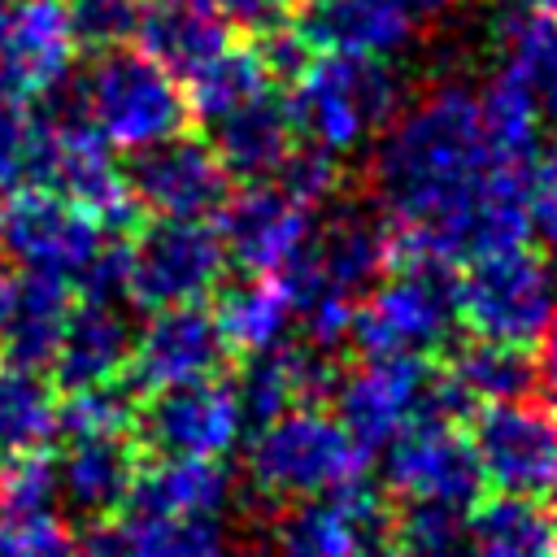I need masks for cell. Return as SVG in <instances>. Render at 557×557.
Instances as JSON below:
<instances>
[{"label": "cell", "mask_w": 557, "mask_h": 557, "mask_svg": "<svg viewBox=\"0 0 557 557\" xmlns=\"http://www.w3.org/2000/svg\"><path fill=\"white\" fill-rule=\"evenodd\" d=\"M126 248V300L144 309L200 305L231 265L218 231L205 218H157Z\"/></svg>", "instance_id": "obj_7"}, {"label": "cell", "mask_w": 557, "mask_h": 557, "mask_svg": "<svg viewBox=\"0 0 557 557\" xmlns=\"http://www.w3.org/2000/svg\"><path fill=\"white\" fill-rule=\"evenodd\" d=\"M366 448L318 405H292L261 422L248 444V479L270 500H313L357 483Z\"/></svg>", "instance_id": "obj_4"}, {"label": "cell", "mask_w": 557, "mask_h": 557, "mask_svg": "<svg viewBox=\"0 0 557 557\" xmlns=\"http://www.w3.org/2000/svg\"><path fill=\"white\" fill-rule=\"evenodd\" d=\"M527 218L531 239H544L557 252V139L535 157L531 183H527Z\"/></svg>", "instance_id": "obj_39"}, {"label": "cell", "mask_w": 557, "mask_h": 557, "mask_svg": "<svg viewBox=\"0 0 557 557\" xmlns=\"http://www.w3.org/2000/svg\"><path fill=\"white\" fill-rule=\"evenodd\" d=\"M274 557H392V513L357 479L300 500L274 531Z\"/></svg>", "instance_id": "obj_12"}, {"label": "cell", "mask_w": 557, "mask_h": 557, "mask_svg": "<svg viewBox=\"0 0 557 557\" xmlns=\"http://www.w3.org/2000/svg\"><path fill=\"white\" fill-rule=\"evenodd\" d=\"M474 100L492 161L505 170H531L540 157V100L531 83L513 65H500Z\"/></svg>", "instance_id": "obj_25"}, {"label": "cell", "mask_w": 557, "mask_h": 557, "mask_svg": "<svg viewBox=\"0 0 557 557\" xmlns=\"http://www.w3.org/2000/svg\"><path fill=\"white\" fill-rule=\"evenodd\" d=\"M65 453L52 461L57 470V500L87 518L100 522L117 513L139 479V444L131 431H104V435H65Z\"/></svg>", "instance_id": "obj_19"}, {"label": "cell", "mask_w": 557, "mask_h": 557, "mask_svg": "<svg viewBox=\"0 0 557 557\" xmlns=\"http://www.w3.org/2000/svg\"><path fill=\"white\" fill-rule=\"evenodd\" d=\"M74 557H144L139 548V535L135 527L122 518V522H91L87 535L74 544Z\"/></svg>", "instance_id": "obj_42"}, {"label": "cell", "mask_w": 557, "mask_h": 557, "mask_svg": "<svg viewBox=\"0 0 557 557\" xmlns=\"http://www.w3.org/2000/svg\"><path fill=\"white\" fill-rule=\"evenodd\" d=\"M392 557H470L461 509L409 500V509L392 518Z\"/></svg>", "instance_id": "obj_32"}, {"label": "cell", "mask_w": 557, "mask_h": 557, "mask_svg": "<svg viewBox=\"0 0 557 557\" xmlns=\"http://www.w3.org/2000/svg\"><path fill=\"white\" fill-rule=\"evenodd\" d=\"M418 17L405 0H300L292 13V30L313 52L370 57L392 61L409 48Z\"/></svg>", "instance_id": "obj_17"}, {"label": "cell", "mask_w": 557, "mask_h": 557, "mask_svg": "<svg viewBox=\"0 0 557 557\" xmlns=\"http://www.w3.org/2000/svg\"><path fill=\"white\" fill-rule=\"evenodd\" d=\"M505 44H509V61L535 91L540 109H548L557 117V13L553 9H531L518 13L505 26Z\"/></svg>", "instance_id": "obj_31"}, {"label": "cell", "mask_w": 557, "mask_h": 557, "mask_svg": "<svg viewBox=\"0 0 557 557\" xmlns=\"http://www.w3.org/2000/svg\"><path fill=\"white\" fill-rule=\"evenodd\" d=\"M135 209L152 218H209L231 191V178L205 139L170 135L152 148L131 152L122 170Z\"/></svg>", "instance_id": "obj_14"}, {"label": "cell", "mask_w": 557, "mask_h": 557, "mask_svg": "<svg viewBox=\"0 0 557 557\" xmlns=\"http://www.w3.org/2000/svg\"><path fill=\"white\" fill-rule=\"evenodd\" d=\"M0 557H74V540L52 513L39 518L0 513Z\"/></svg>", "instance_id": "obj_38"}, {"label": "cell", "mask_w": 557, "mask_h": 557, "mask_svg": "<svg viewBox=\"0 0 557 557\" xmlns=\"http://www.w3.org/2000/svg\"><path fill=\"white\" fill-rule=\"evenodd\" d=\"M213 4H218L222 22L231 30H244L252 39H261V35H270L278 26H287L300 0H213Z\"/></svg>", "instance_id": "obj_40"}, {"label": "cell", "mask_w": 557, "mask_h": 557, "mask_svg": "<svg viewBox=\"0 0 557 557\" xmlns=\"http://www.w3.org/2000/svg\"><path fill=\"white\" fill-rule=\"evenodd\" d=\"M540 4H544V9H553V13H557V0H540Z\"/></svg>", "instance_id": "obj_47"}, {"label": "cell", "mask_w": 557, "mask_h": 557, "mask_svg": "<svg viewBox=\"0 0 557 557\" xmlns=\"http://www.w3.org/2000/svg\"><path fill=\"white\" fill-rule=\"evenodd\" d=\"M492 165L479 100L466 83H444L405 109L374 152L392 261L453 274L466 261L470 213Z\"/></svg>", "instance_id": "obj_1"}, {"label": "cell", "mask_w": 557, "mask_h": 557, "mask_svg": "<svg viewBox=\"0 0 557 557\" xmlns=\"http://www.w3.org/2000/svg\"><path fill=\"white\" fill-rule=\"evenodd\" d=\"M4 17H9V4L0 0V35H4Z\"/></svg>", "instance_id": "obj_46"}, {"label": "cell", "mask_w": 557, "mask_h": 557, "mask_svg": "<svg viewBox=\"0 0 557 557\" xmlns=\"http://www.w3.org/2000/svg\"><path fill=\"white\" fill-rule=\"evenodd\" d=\"M78 48H113L135 35L139 0H65Z\"/></svg>", "instance_id": "obj_36"}, {"label": "cell", "mask_w": 557, "mask_h": 557, "mask_svg": "<svg viewBox=\"0 0 557 557\" xmlns=\"http://www.w3.org/2000/svg\"><path fill=\"white\" fill-rule=\"evenodd\" d=\"M405 4H409L413 17H444V13H453L461 0H405Z\"/></svg>", "instance_id": "obj_44"}, {"label": "cell", "mask_w": 557, "mask_h": 557, "mask_svg": "<svg viewBox=\"0 0 557 557\" xmlns=\"http://www.w3.org/2000/svg\"><path fill=\"white\" fill-rule=\"evenodd\" d=\"M187 83V117H196V122H205V126H213L218 117H226L231 109H239V104H248L252 96H261L274 78L265 74V65H261V57H257V48H222L209 65H200L191 78H183Z\"/></svg>", "instance_id": "obj_29"}, {"label": "cell", "mask_w": 557, "mask_h": 557, "mask_svg": "<svg viewBox=\"0 0 557 557\" xmlns=\"http://www.w3.org/2000/svg\"><path fill=\"white\" fill-rule=\"evenodd\" d=\"M226 352L231 348L209 309L170 305V309H152L148 326L135 335L126 374L135 392H161L178 383L218 379L226 366Z\"/></svg>", "instance_id": "obj_16"}, {"label": "cell", "mask_w": 557, "mask_h": 557, "mask_svg": "<svg viewBox=\"0 0 557 557\" xmlns=\"http://www.w3.org/2000/svg\"><path fill=\"white\" fill-rule=\"evenodd\" d=\"M509 4H518V0H509Z\"/></svg>", "instance_id": "obj_49"}, {"label": "cell", "mask_w": 557, "mask_h": 557, "mask_svg": "<svg viewBox=\"0 0 557 557\" xmlns=\"http://www.w3.org/2000/svg\"><path fill=\"white\" fill-rule=\"evenodd\" d=\"M213 322H218V331H222L231 352L257 357V352L283 348L287 331L296 322L292 292H287V283L278 274H252L248 283L222 292V300L213 309Z\"/></svg>", "instance_id": "obj_26"}, {"label": "cell", "mask_w": 557, "mask_h": 557, "mask_svg": "<svg viewBox=\"0 0 557 557\" xmlns=\"http://www.w3.org/2000/svg\"><path fill=\"white\" fill-rule=\"evenodd\" d=\"M74 26L65 0H13L0 35V83L22 100L44 96L74 70Z\"/></svg>", "instance_id": "obj_18"}, {"label": "cell", "mask_w": 557, "mask_h": 557, "mask_svg": "<svg viewBox=\"0 0 557 557\" xmlns=\"http://www.w3.org/2000/svg\"><path fill=\"white\" fill-rule=\"evenodd\" d=\"M70 309L74 305L65 278L22 270L9 287V305L0 318V357L22 370H48Z\"/></svg>", "instance_id": "obj_24"}, {"label": "cell", "mask_w": 557, "mask_h": 557, "mask_svg": "<svg viewBox=\"0 0 557 557\" xmlns=\"http://www.w3.org/2000/svg\"><path fill=\"white\" fill-rule=\"evenodd\" d=\"M383 474L392 492H400L405 500H422V505L461 509L483 492L474 444L457 426V418H444V413H418L387 444Z\"/></svg>", "instance_id": "obj_9"}, {"label": "cell", "mask_w": 557, "mask_h": 557, "mask_svg": "<svg viewBox=\"0 0 557 557\" xmlns=\"http://www.w3.org/2000/svg\"><path fill=\"white\" fill-rule=\"evenodd\" d=\"M135 331L117 300H87L70 309L61 326V344L48 361L52 387L57 392H83V387H104L126 374Z\"/></svg>", "instance_id": "obj_20"}, {"label": "cell", "mask_w": 557, "mask_h": 557, "mask_svg": "<svg viewBox=\"0 0 557 557\" xmlns=\"http://www.w3.org/2000/svg\"><path fill=\"white\" fill-rule=\"evenodd\" d=\"M135 426L139 444L161 457H226L239 444L244 413L231 383L200 379L148 392V405L135 409Z\"/></svg>", "instance_id": "obj_13"}, {"label": "cell", "mask_w": 557, "mask_h": 557, "mask_svg": "<svg viewBox=\"0 0 557 557\" xmlns=\"http://www.w3.org/2000/svg\"><path fill=\"white\" fill-rule=\"evenodd\" d=\"M104 235L109 231L87 209L52 196L44 187H22L0 209V244H4V252L22 270L65 278L70 287L83 274V265L91 261V252L104 244Z\"/></svg>", "instance_id": "obj_10"}, {"label": "cell", "mask_w": 557, "mask_h": 557, "mask_svg": "<svg viewBox=\"0 0 557 557\" xmlns=\"http://www.w3.org/2000/svg\"><path fill=\"white\" fill-rule=\"evenodd\" d=\"M453 274L396 265L383 283H370L352 309V339L366 357H426L448 339Z\"/></svg>", "instance_id": "obj_6"}, {"label": "cell", "mask_w": 557, "mask_h": 557, "mask_svg": "<svg viewBox=\"0 0 557 557\" xmlns=\"http://www.w3.org/2000/svg\"><path fill=\"white\" fill-rule=\"evenodd\" d=\"M57 505V470L44 453H17L13 466H0V513L39 518Z\"/></svg>", "instance_id": "obj_35"}, {"label": "cell", "mask_w": 557, "mask_h": 557, "mask_svg": "<svg viewBox=\"0 0 557 557\" xmlns=\"http://www.w3.org/2000/svg\"><path fill=\"white\" fill-rule=\"evenodd\" d=\"M453 309L479 339L527 348L557 313V274L527 244L487 248L461 261L453 278Z\"/></svg>", "instance_id": "obj_5"}, {"label": "cell", "mask_w": 557, "mask_h": 557, "mask_svg": "<svg viewBox=\"0 0 557 557\" xmlns=\"http://www.w3.org/2000/svg\"><path fill=\"white\" fill-rule=\"evenodd\" d=\"M470 557H557V522L531 496H492L466 518Z\"/></svg>", "instance_id": "obj_27"}, {"label": "cell", "mask_w": 557, "mask_h": 557, "mask_svg": "<svg viewBox=\"0 0 557 557\" xmlns=\"http://www.w3.org/2000/svg\"><path fill=\"white\" fill-rule=\"evenodd\" d=\"M470 444L483 483L500 496H548L557 487V418L540 405L487 400L474 413Z\"/></svg>", "instance_id": "obj_8"}, {"label": "cell", "mask_w": 557, "mask_h": 557, "mask_svg": "<svg viewBox=\"0 0 557 557\" xmlns=\"http://www.w3.org/2000/svg\"><path fill=\"white\" fill-rule=\"evenodd\" d=\"M213 231L226 248V261L248 274H278L309 239V209L292 200L274 178H261L226 191Z\"/></svg>", "instance_id": "obj_15"}, {"label": "cell", "mask_w": 557, "mask_h": 557, "mask_svg": "<svg viewBox=\"0 0 557 557\" xmlns=\"http://www.w3.org/2000/svg\"><path fill=\"white\" fill-rule=\"evenodd\" d=\"M26 117H30L26 100H22V96H17L9 83H0V183L17 178V170H22Z\"/></svg>", "instance_id": "obj_41"}, {"label": "cell", "mask_w": 557, "mask_h": 557, "mask_svg": "<svg viewBox=\"0 0 557 557\" xmlns=\"http://www.w3.org/2000/svg\"><path fill=\"white\" fill-rule=\"evenodd\" d=\"M4 4H13V0H4Z\"/></svg>", "instance_id": "obj_48"}, {"label": "cell", "mask_w": 557, "mask_h": 557, "mask_svg": "<svg viewBox=\"0 0 557 557\" xmlns=\"http://www.w3.org/2000/svg\"><path fill=\"white\" fill-rule=\"evenodd\" d=\"M548 500H553V509H548V518H553V522H557V487H553V492H548Z\"/></svg>", "instance_id": "obj_45"}, {"label": "cell", "mask_w": 557, "mask_h": 557, "mask_svg": "<svg viewBox=\"0 0 557 557\" xmlns=\"http://www.w3.org/2000/svg\"><path fill=\"white\" fill-rule=\"evenodd\" d=\"M531 370H535V383L544 387L548 413L557 418V313H553V322L540 331V352H535Z\"/></svg>", "instance_id": "obj_43"}, {"label": "cell", "mask_w": 557, "mask_h": 557, "mask_svg": "<svg viewBox=\"0 0 557 557\" xmlns=\"http://www.w3.org/2000/svg\"><path fill=\"white\" fill-rule=\"evenodd\" d=\"M209 148L222 161L226 178H239V183L274 178L278 165L287 161V152L296 148V126H292L287 100L265 87L261 96H252L248 104L231 109L226 117H218L209 126Z\"/></svg>", "instance_id": "obj_22"}, {"label": "cell", "mask_w": 557, "mask_h": 557, "mask_svg": "<svg viewBox=\"0 0 557 557\" xmlns=\"http://www.w3.org/2000/svg\"><path fill=\"white\" fill-rule=\"evenodd\" d=\"M339 426L370 453L387 448L431 400V370L422 357H366L331 383Z\"/></svg>", "instance_id": "obj_11"}, {"label": "cell", "mask_w": 557, "mask_h": 557, "mask_svg": "<svg viewBox=\"0 0 557 557\" xmlns=\"http://www.w3.org/2000/svg\"><path fill=\"white\" fill-rule=\"evenodd\" d=\"M231 500V474L222 457H161L139 466V479L126 496V513L148 518H222Z\"/></svg>", "instance_id": "obj_23"}, {"label": "cell", "mask_w": 557, "mask_h": 557, "mask_svg": "<svg viewBox=\"0 0 557 557\" xmlns=\"http://www.w3.org/2000/svg\"><path fill=\"white\" fill-rule=\"evenodd\" d=\"M0 209H4V205H0Z\"/></svg>", "instance_id": "obj_50"}, {"label": "cell", "mask_w": 557, "mask_h": 557, "mask_svg": "<svg viewBox=\"0 0 557 557\" xmlns=\"http://www.w3.org/2000/svg\"><path fill=\"white\" fill-rule=\"evenodd\" d=\"M131 39L165 74L191 78L231 44V26L213 0H139Z\"/></svg>", "instance_id": "obj_21"}, {"label": "cell", "mask_w": 557, "mask_h": 557, "mask_svg": "<svg viewBox=\"0 0 557 557\" xmlns=\"http://www.w3.org/2000/svg\"><path fill=\"white\" fill-rule=\"evenodd\" d=\"M74 87L91 131L109 148L139 152L170 135H183L187 126V96L178 78L139 48H96L91 65L74 78Z\"/></svg>", "instance_id": "obj_2"}, {"label": "cell", "mask_w": 557, "mask_h": 557, "mask_svg": "<svg viewBox=\"0 0 557 557\" xmlns=\"http://www.w3.org/2000/svg\"><path fill=\"white\" fill-rule=\"evenodd\" d=\"M135 426V396L131 387L104 383L65 392L57 400V435H104V431H131Z\"/></svg>", "instance_id": "obj_34"}, {"label": "cell", "mask_w": 557, "mask_h": 557, "mask_svg": "<svg viewBox=\"0 0 557 557\" xmlns=\"http://www.w3.org/2000/svg\"><path fill=\"white\" fill-rule=\"evenodd\" d=\"M400 104V78L387 61L313 52L292 78L287 113L296 135L322 152H352L374 126H387Z\"/></svg>", "instance_id": "obj_3"}, {"label": "cell", "mask_w": 557, "mask_h": 557, "mask_svg": "<svg viewBox=\"0 0 557 557\" xmlns=\"http://www.w3.org/2000/svg\"><path fill=\"white\" fill-rule=\"evenodd\" d=\"M453 387L474 405H487V400H518L531 383H535V370H531V357L527 348L518 344H500V339H470L453 352L448 370Z\"/></svg>", "instance_id": "obj_30"}, {"label": "cell", "mask_w": 557, "mask_h": 557, "mask_svg": "<svg viewBox=\"0 0 557 557\" xmlns=\"http://www.w3.org/2000/svg\"><path fill=\"white\" fill-rule=\"evenodd\" d=\"M144 557H226L222 518H148L126 513Z\"/></svg>", "instance_id": "obj_33"}, {"label": "cell", "mask_w": 557, "mask_h": 557, "mask_svg": "<svg viewBox=\"0 0 557 557\" xmlns=\"http://www.w3.org/2000/svg\"><path fill=\"white\" fill-rule=\"evenodd\" d=\"M57 440V387L44 370L0 361V453H44Z\"/></svg>", "instance_id": "obj_28"}, {"label": "cell", "mask_w": 557, "mask_h": 557, "mask_svg": "<svg viewBox=\"0 0 557 557\" xmlns=\"http://www.w3.org/2000/svg\"><path fill=\"white\" fill-rule=\"evenodd\" d=\"M274 183H278L292 200H300L305 209H313V205L331 200V191H335V183H339V170H335V157H331V152L305 144V148H292V152H287V161H283L278 174H274Z\"/></svg>", "instance_id": "obj_37"}]
</instances>
